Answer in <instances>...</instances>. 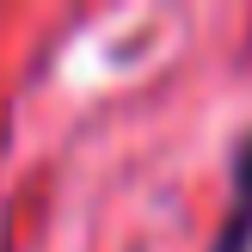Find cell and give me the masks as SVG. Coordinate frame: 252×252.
Returning a JSON list of instances; mask_svg holds the SVG:
<instances>
[{"label":"cell","instance_id":"obj_1","mask_svg":"<svg viewBox=\"0 0 252 252\" xmlns=\"http://www.w3.org/2000/svg\"><path fill=\"white\" fill-rule=\"evenodd\" d=\"M209 252H252V129L228 160V216H221Z\"/></svg>","mask_w":252,"mask_h":252}]
</instances>
